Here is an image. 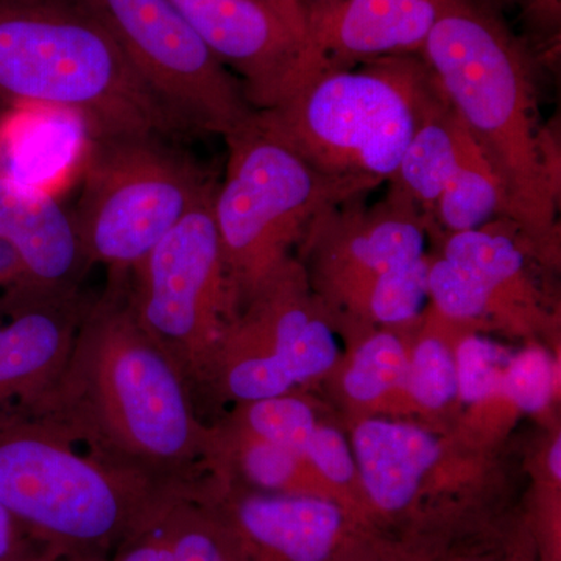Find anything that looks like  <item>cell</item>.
<instances>
[{"mask_svg": "<svg viewBox=\"0 0 561 561\" xmlns=\"http://www.w3.org/2000/svg\"><path fill=\"white\" fill-rule=\"evenodd\" d=\"M158 523L175 561H249L205 501L180 497L165 508Z\"/></svg>", "mask_w": 561, "mask_h": 561, "instance_id": "24", "label": "cell"}, {"mask_svg": "<svg viewBox=\"0 0 561 561\" xmlns=\"http://www.w3.org/2000/svg\"><path fill=\"white\" fill-rule=\"evenodd\" d=\"M202 501L249 561H332L375 531L348 505L320 494L262 493L228 483Z\"/></svg>", "mask_w": 561, "mask_h": 561, "instance_id": "13", "label": "cell"}, {"mask_svg": "<svg viewBox=\"0 0 561 561\" xmlns=\"http://www.w3.org/2000/svg\"><path fill=\"white\" fill-rule=\"evenodd\" d=\"M295 2L305 13L306 24H308L309 20L334 9L342 0H295Z\"/></svg>", "mask_w": 561, "mask_h": 561, "instance_id": "38", "label": "cell"}, {"mask_svg": "<svg viewBox=\"0 0 561 561\" xmlns=\"http://www.w3.org/2000/svg\"><path fill=\"white\" fill-rule=\"evenodd\" d=\"M427 290L432 308L457 323H467L485 317L511 319L501 302L481 280L471 273L461 271L445 257L431 260Z\"/></svg>", "mask_w": 561, "mask_h": 561, "instance_id": "28", "label": "cell"}, {"mask_svg": "<svg viewBox=\"0 0 561 561\" xmlns=\"http://www.w3.org/2000/svg\"><path fill=\"white\" fill-rule=\"evenodd\" d=\"M214 194L128 272L136 319L179 365L195 401L241 312L214 220Z\"/></svg>", "mask_w": 561, "mask_h": 561, "instance_id": "8", "label": "cell"}, {"mask_svg": "<svg viewBox=\"0 0 561 561\" xmlns=\"http://www.w3.org/2000/svg\"><path fill=\"white\" fill-rule=\"evenodd\" d=\"M518 7L526 46L534 57L556 58L560 50L561 0H513Z\"/></svg>", "mask_w": 561, "mask_h": 561, "instance_id": "32", "label": "cell"}, {"mask_svg": "<svg viewBox=\"0 0 561 561\" xmlns=\"http://www.w3.org/2000/svg\"><path fill=\"white\" fill-rule=\"evenodd\" d=\"M408 346L393 328L375 332L360 343L345 375L343 390L357 404H373L393 391L405 390Z\"/></svg>", "mask_w": 561, "mask_h": 561, "instance_id": "25", "label": "cell"}, {"mask_svg": "<svg viewBox=\"0 0 561 561\" xmlns=\"http://www.w3.org/2000/svg\"><path fill=\"white\" fill-rule=\"evenodd\" d=\"M445 92L420 55L321 69L257 119L356 197L397 175L402 154Z\"/></svg>", "mask_w": 561, "mask_h": 561, "instance_id": "5", "label": "cell"}, {"mask_svg": "<svg viewBox=\"0 0 561 561\" xmlns=\"http://www.w3.org/2000/svg\"><path fill=\"white\" fill-rule=\"evenodd\" d=\"M0 238L13 243L33 286L46 294L80 290L91 264L72 213L57 195L0 179Z\"/></svg>", "mask_w": 561, "mask_h": 561, "instance_id": "18", "label": "cell"}, {"mask_svg": "<svg viewBox=\"0 0 561 561\" xmlns=\"http://www.w3.org/2000/svg\"><path fill=\"white\" fill-rule=\"evenodd\" d=\"M140 79L195 135L227 138L256 110L241 80L203 43L172 0H81Z\"/></svg>", "mask_w": 561, "mask_h": 561, "instance_id": "10", "label": "cell"}, {"mask_svg": "<svg viewBox=\"0 0 561 561\" xmlns=\"http://www.w3.org/2000/svg\"><path fill=\"white\" fill-rule=\"evenodd\" d=\"M91 301L41 295L0 317V402L32 400L58 378Z\"/></svg>", "mask_w": 561, "mask_h": 561, "instance_id": "16", "label": "cell"}, {"mask_svg": "<svg viewBox=\"0 0 561 561\" xmlns=\"http://www.w3.org/2000/svg\"><path fill=\"white\" fill-rule=\"evenodd\" d=\"M39 548L28 538L21 524L0 505V561H11Z\"/></svg>", "mask_w": 561, "mask_h": 561, "instance_id": "36", "label": "cell"}, {"mask_svg": "<svg viewBox=\"0 0 561 561\" xmlns=\"http://www.w3.org/2000/svg\"><path fill=\"white\" fill-rule=\"evenodd\" d=\"M267 2L272 3V5L275 7V9H278L284 16L289 18L294 24H297L298 27H301L302 31L308 33V24H306L305 13H302L300 7L297 5L295 0H267Z\"/></svg>", "mask_w": 561, "mask_h": 561, "instance_id": "37", "label": "cell"}, {"mask_svg": "<svg viewBox=\"0 0 561 561\" xmlns=\"http://www.w3.org/2000/svg\"><path fill=\"white\" fill-rule=\"evenodd\" d=\"M330 312L294 257L245 302L225 334L203 390L245 402L291 393L334 367Z\"/></svg>", "mask_w": 561, "mask_h": 561, "instance_id": "9", "label": "cell"}, {"mask_svg": "<svg viewBox=\"0 0 561 561\" xmlns=\"http://www.w3.org/2000/svg\"><path fill=\"white\" fill-rule=\"evenodd\" d=\"M11 561H54L47 556L46 552L41 548L33 549V551L24 553V556L18 557V559Z\"/></svg>", "mask_w": 561, "mask_h": 561, "instance_id": "40", "label": "cell"}, {"mask_svg": "<svg viewBox=\"0 0 561 561\" xmlns=\"http://www.w3.org/2000/svg\"><path fill=\"white\" fill-rule=\"evenodd\" d=\"M0 102L72 111L94 139L197 136L81 0H0Z\"/></svg>", "mask_w": 561, "mask_h": 561, "instance_id": "4", "label": "cell"}, {"mask_svg": "<svg viewBox=\"0 0 561 561\" xmlns=\"http://www.w3.org/2000/svg\"><path fill=\"white\" fill-rule=\"evenodd\" d=\"M41 295L55 294H46L33 286L13 243L0 238V317Z\"/></svg>", "mask_w": 561, "mask_h": 561, "instance_id": "33", "label": "cell"}, {"mask_svg": "<svg viewBox=\"0 0 561 561\" xmlns=\"http://www.w3.org/2000/svg\"><path fill=\"white\" fill-rule=\"evenodd\" d=\"M445 0H342L308 21L321 69L420 55Z\"/></svg>", "mask_w": 561, "mask_h": 561, "instance_id": "15", "label": "cell"}, {"mask_svg": "<svg viewBox=\"0 0 561 561\" xmlns=\"http://www.w3.org/2000/svg\"><path fill=\"white\" fill-rule=\"evenodd\" d=\"M435 557L432 546L387 541L371 531L332 561H434Z\"/></svg>", "mask_w": 561, "mask_h": 561, "instance_id": "34", "label": "cell"}, {"mask_svg": "<svg viewBox=\"0 0 561 561\" xmlns=\"http://www.w3.org/2000/svg\"><path fill=\"white\" fill-rule=\"evenodd\" d=\"M232 421L251 434L300 457L305 456L306 446L319 426L311 405L291 393L245 402Z\"/></svg>", "mask_w": 561, "mask_h": 561, "instance_id": "27", "label": "cell"}, {"mask_svg": "<svg viewBox=\"0 0 561 561\" xmlns=\"http://www.w3.org/2000/svg\"><path fill=\"white\" fill-rule=\"evenodd\" d=\"M381 201L339 203L320 214L301 242L308 251L312 290L334 305L365 280L426 256L430 227L416 203L389 183Z\"/></svg>", "mask_w": 561, "mask_h": 561, "instance_id": "11", "label": "cell"}, {"mask_svg": "<svg viewBox=\"0 0 561 561\" xmlns=\"http://www.w3.org/2000/svg\"><path fill=\"white\" fill-rule=\"evenodd\" d=\"M302 457L332 496L364 518L356 461L350 442L342 432L319 424Z\"/></svg>", "mask_w": 561, "mask_h": 561, "instance_id": "29", "label": "cell"}, {"mask_svg": "<svg viewBox=\"0 0 561 561\" xmlns=\"http://www.w3.org/2000/svg\"><path fill=\"white\" fill-rule=\"evenodd\" d=\"M526 253L535 251L518 227L496 217L476 230L446 236L440 256L481 280L511 319L523 320L537 313V291L527 276Z\"/></svg>", "mask_w": 561, "mask_h": 561, "instance_id": "19", "label": "cell"}, {"mask_svg": "<svg viewBox=\"0 0 561 561\" xmlns=\"http://www.w3.org/2000/svg\"><path fill=\"white\" fill-rule=\"evenodd\" d=\"M203 43L241 80L256 111L275 108L321 62L308 33L267 0H172Z\"/></svg>", "mask_w": 561, "mask_h": 561, "instance_id": "12", "label": "cell"}, {"mask_svg": "<svg viewBox=\"0 0 561 561\" xmlns=\"http://www.w3.org/2000/svg\"><path fill=\"white\" fill-rule=\"evenodd\" d=\"M224 180L213 201L225 262L241 309L291 260L323 210L356 195L321 175L257 119L225 138Z\"/></svg>", "mask_w": 561, "mask_h": 561, "instance_id": "6", "label": "cell"}, {"mask_svg": "<svg viewBox=\"0 0 561 561\" xmlns=\"http://www.w3.org/2000/svg\"><path fill=\"white\" fill-rule=\"evenodd\" d=\"M160 518L146 530L124 542L113 553L111 561H175L171 545L158 523Z\"/></svg>", "mask_w": 561, "mask_h": 561, "instance_id": "35", "label": "cell"}, {"mask_svg": "<svg viewBox=\"0 0 561 561\" xmlns=\"http://www.w3.org/2000/svg\"><path fill=\"white\" fill-rule=\"evenodd\" d=\"M468 136L470 131L445 99L420 125L390 181L416 203L427 227L435 203L459 164Z\"/></svg>", "mask_w": 561, "mask_h": 561, "instance_id": "20", "label": "cell"}, {"mask_svg": "<svg viewBox=\"0 0 561 561\" xmlns=\"http://www.w3.org/2000/svg\"><path fill=\"white\" fill-rule=\"evenodd\" d=\"M560 454L561 438L559 437L553 442L551 453H549V468H551L552 476L557 479V482H560L561 478Z\"/></svg>", "mask_w": 561, "mask_h": 561, "instance_id": "39", "label": "cell"}, {"mask_svg": "<svg viewBox=\"0 0 561 561\" xmlns=\"http://www.w3.org/2000/svg\"><path fill=\"white\" fill-rule=\"evenodd\" d=\"M25 408L103 461L183 497L227 485L219 431L172 357L136 319L128 272L108 284L81 320L58 378Z\"/></svg>", "mask_w": 561, "mask_h": 561, "instance_id": "1", "label": "cell"}, {"mask_svg": "<svg viewBox=\"0 0 561 561\" xmlns=\"http://www.w3.org/2000/svg\"><path fill=\"white\" fill-rule=\"evenodd\" d=\"M87 121L51 106H10L0 114V179L58 195L83 172L91 150Z\"/></svg>", "mask_w": 561, "mask_h": 561, "instance_id": "17", "label": "cell"}, {"mask_svg": "<svg viewBox=\"0 0 561 561\" xmlns=\"http://www.w3.org/2000/svg\"><path fill=\"white\" fill-rule=\"evenodd\" d=\"M459 398L479 404L501 391L505 354L496 343L481 335H467L454 351Z\"/></svg>", "mask_w": 561, "mask_h": 561, "instance_id": "30", "label": "cell"}, {"mask_svg": "<svg viewBox=\"0 0 561 561\" xmlns=\"http://www.w3.org/2000/svg\"><path fill=\"white\" fill-rule=\"evenodd\" d=\"M501 391L519 411H545L556 393V367L551 357L546 351L529 348L508 359Z\"/></svg>", "mask_w": 561, "mask_h": 561, "instance_id": "31", "label": "cell"}, {"mask_svg": "<svg viewBox=\"0 0 561 561\" xmlns=\"http://www.w3.org/2000/svg\"><path fill=\"white\" fill-rule=\"evenodd\" d=\"M175 140L157 135L92 140L73 221L90 264L130 272L217 181Z\"/></svg>", "mask_w": 561, "mask_h": 561, "instance_id": "7", "label": "cell"}, {"mask_svg": "<svg viewBox=\"0 0 561 561\" xmlns=\"http://www.w3.org/2000/svg\"><path fill=\"white\" fill-rule=\"evenodd\" d=\"M180 497L0 402V505L51 560L105 561Z\"/></svg>", "mask_w": 561, "mask_h": 561, "instance_id": "3", "label": "cell"}, {"mask_svg": "<svg viewBox=\"0 0 561 561\" xmlns=\"http://www.w3.org/2000/svg\"><path fill=\"white\" fill-rule=\"evenodd\" d=\"M502 216L500 180L481 147L468 136L459 164L435 203L430 231L443 234L476 230Z\"/></svg>", "mask_w": 561, "mask_h": 561, "instance_id": "23", "label": "cell"}, {"mask_svg": "<svg viewBox=\"0 0 561 561\" xmlns=\"http://www.w3.org/2000/svg\"><path fill=\"white\" fill-rule=\"evenodd\" d=\"M431 257L424 256L412 264L402 265L365 280L348 294L328 306L330 316L373 321L383 328H402L416 323L423 317L426 302L427 272Z\"/></svg>", "mask_w": 561, "mask_h": 561, "instance_id": "22", "label": "cell"}, {"mask_svg": "<svg viewBox=\"0 0 561 561\" xmlns=\"http://www.w3.org/2000/svg\"><path fill=\"white\" fill-rule=\"evenodd\" d=\"M442 316L434 308L427 313V330L409 356L405 390L427 411H442L459 398L456 359L442 337Z\"/></svg>", "mask_w": 561, "mask_h": 561, "instance_id": "26", "label": "cell"}, {"mask_svg": "<svg viewBox=\"0 0 561 561\" xmlns=\"http://www.w3.org/2000/svg\"><path fill=\"white\" fill-rule=\"evenodd\" d=\"M219 431L228 482L241 472L251 490L278 494H320L335 500L324 489L308 461L298 454L251 434L238 423Z\"/></svg>", "mask_w": 561, "mask_h": 561, "instance_id": "21", "label": "cell"}, {"mask_svg": "<svg viewBox=\"0 0 561 561\" xmlns=\"http://www.w3.org/2000/svg\"><path fill=\"white\" fill-rule=\"evenodd\" d=\"M350 445L359 478L362 515L371 527L415 512L445 456L443 443L430 431L387 419L360 421Z\"/></svg>", "mask_w": 561, "mask_h": 561, "instance_id": "14", "label": "cell"}, {"mask_svg": "<svg viewBox=\"0 0 561 561\" xmlns=\"http://www.w3.org/2000/svg\"><path fill=\"white\" fill-rule=\"evenodd\" d=\"M420 57L440 83L502 190V216L540 257L559 247L560 149L542 127L534 54L494 0H445Z\"/></svg>", "mask_w": 561, "mask_h": 561, "instance_id": "2", "label": "cell"}]
</instances>
